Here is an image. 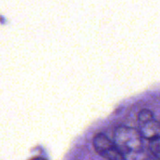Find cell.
<instances>
[{"instance_id":"obj_1","label":"cell","mask_w":160,"mask_h":160,"mask_svg":"<svg viewBox=\"0 0 160 160\" xmlns=\"http://www.w3.org/2000/svg\"><path fill=\"white\" fill-rule=\"evenodd\" d=\"M114 143L127 160L128 156H135L143 151V138L134 128L122 126L114 132Z\"/></svg>"},{"instance_id":"obj_2","label":"cell","mask_w":160,"mask_h":160,"mask_svg":"<svg viewBox=\"0 0 160 160\" xmlns=\"http://www.w3.org/2000/svg\"><path fill=\"white\" fill-rule=\"evenodd\" d=\"M96 152L107 160H126L113 142L104 134H98L93 140Z\"/></svg>"},{"instance_id":"obj_3","label":"cell","mask_w":160,"mask_h":160,"mask_svg":"<svg viewBox=\"0 0 160 160\" xmlns=\"http://www.w3.org/2000/svg\"><path fill=\"white\" fill-rule=\"evenodd\" d=\"M143 139H147L148 141L160 137L159 124L157 120L151 119L143 123H140V128L138 129Z\"/></svg>"},{"instance_id":"obj_4","label":"cell","mask_w":160,"mask_h":160,"mask_svg":"<svg viewBox=\"0 0 160 160\" xmlns=\"http://www.w3.org/2000/svg\"><path fill=\"white\" fill-rule=\"evenodd\" d=\"M149 150L157 160L160 158V137L149 141Z\"/></svg>"},{"instance_id":"obj_5","label":"cell","mask_w":160,"mask_h":160,"mask_svg":"<svg viewBox=\"0 0 160 160\" xmlns=\"http://www.w3.org/2000/svg\"><path fill=\"white\" fill-rule=\"evenodd\" d=\"M151 119H154V114L150 110L144 109V110H142L139 112L138 120H139L140 123H143V122H146V121L151 120Z\"/></svg>"},{"instance_id":"obj_6","label":"cell","mask_w":160,"mask_h":160,"mask_svg":"<svg viewBox=\"0 0 160 160\" xmlns=\"http://www.w3.org/2000/svg\"><path fill=\"white\" fill-rule=\"evenodd\" d=\"M31 160H47L46 158H40V157H38V158H32Z\"/></svg>"},{"instance_id":"obj_7","label":"cell","mask_w":160,"mask_h":160,"mask_svg":"<svg viewBox=\"0 0 160 160\" xmlns=\"http://www.w3.org/2000/svg\"><path fill=\"white\" fill-rule=\"evenodd\" d=\"M152 160H153V159H152Z\"/></svg>"}]
</instances>
